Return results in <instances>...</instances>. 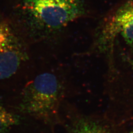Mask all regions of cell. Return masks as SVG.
<instances>
[{
	"label": "cell",
	"mask_w": 133,
	"mask_h": 133,
	"mask_svg": "<svg viewBox=\"0 0 133 133\" xmlns=\"http://www.w3.org/2000/svg\"><path fill=\"white\" fill-rule=\"evenodd\" d=\"M68 133H112L99 121L87 117L74 120L68 127Z\"/></svg>",
	"instance_id": "6"
},
{
	"label": "cell",
	"mask_w": 133,
	"mask_h": 133,
	"mask_svg": "<svg viewBox=\"0 0 133 133\" xmlns=\"http://www.w3.org/2000/svg\"><path fill=\"white\" fill-rule=\"evenodd\" d=\"M28 58L24 43L8 22L0 20V82L14 76Z\"/></svg>",
	"instance_id": "2"
},
{
	"label": "cell",
	"mask_w": 133,
	"mask_h": 133,
	"mask_svg": "<svg viewBox=\"0 0 133 133\" xmlns=\"http://www.w3.org/2000/svg\"><path fill=\"white\" fill-rule=\"evenodd\" d=\"M33 0H25V2H30ZM57 1H62L65 2L66 3H69V4H80V2L79 0H57Z\"/></svg>",
	"instance_id": "7"
},
{
	"label": "cell",
	"mask_w": 133,
	"mask_h": 133,
	"mask_svg": "<svg viewBox=\"0 0 133 133\" xmlns=\"http://www.w3.org/2000/svg\"><path fill=\"white\" fill-rule=\"evenodd\" d=\"M130 133H133V131H132V132H130Z\"/></svg>",
	"instance_id": "8"
},
{
	"label": "cell",
	"mask_w": 133,
	"mask_h": 133,
	"mask_svg": "<svg viewBox=\"0 0 133 133\" xmlns=\"http://www.w3.org/2000/svg\"><path fill=\"white\" fill-rule=\"evenodd\" d=\"M131 63H132V64H133V61H132V62H131Z\"/></svg>",
	"instance_id": "9"
},
{
	"label": "cell",
	"mask_w": 133,
	"mask_h": 133,
	"mask_svg": "<svg viewBox=\"0 0 133 133\" xmlns=\"http://www.w3.org/2000/svg\"><path fill=\"white\" fill-rule=\"evenodd\" d=\"M62 87L57 76L43 73L24 86L14 102H8L17 114L45 122L52 121L62 97Z\"/></svg>",
	"instance_id": "1"
},
{
	"label": "cell",
	"mask_w": 133,
	"mask_h": 133,
	"mask_svg": "<svg viewBox=\"0 0 133 133\" xmlns=\"http://www.w3.org/2000/svg\"><path fill=\"white\" fill-rule=\"evenodd\" d=\"M25 8L45 28L58 29L67 25L81 14V4L57 0H33L25 2Z\"/></svg>",
	"instance_id": "3"
},
{
	"label": "cell",
	"mask_w": 133,
	"mask_h": 133,
	"mask_svg": "<svg viewBox=\"0 0 133 133\" xmlns=\"http://www.w3.org/2000/svg\"><path fill=\"white\" fill-rule=\"evenodd\" d=\"M28 119L14 111L8 102L0 98V133H15Z\"/></svg>",
	"instance_id": "5"
},
{
	"label": "cell",
	"mask_w": 133,
	"mask_h": 133,
	"mask_svg": "<svg viewBox=\"0 0 133 133\" xmlns=\"http://www.w3.org/2000/svg\"><path fill=\"white\" fill-rule=\"evenodd\" d=\"M120 35L133 45V1H130L116 10L103 29L101 39L108 43Z\"/></svg>",
	"instance_id": "4"
}]
</instances>
